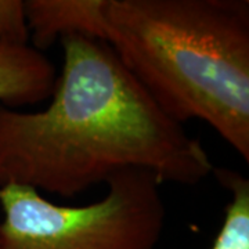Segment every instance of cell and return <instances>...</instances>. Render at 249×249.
Instances as JSON below:
<instances>
[{
    "label": "cell",
    "mask_w": 249,
    "mask_h": 249,
    "mask_svg": "<svg viewBox=\"0 0 249 249\" xmlns=\"http://www.w3.org/2000/svg\"><path fill=\"white\" fill-rule=\"evenodd\" d=\"M64 64L50 104L24 112L0 104V187L75 198L126 169L196 186L211 157L166 115L108 43L61 39Z\"/></svg>",
    "instance_id": "cell-1"
},
{
    "label": "cell",
    "mask_w": 249,
    "mask_h": 249,
    "mask_svg": "<svg viewBox=\"0 0 249 249\" xmlns=\"http://www.w3.org/2000/svg\"><path fill=\"white\" fill-rule=\"evenodd\" d=\"M104 32L166 115L211 124L248 163V0H107Z\"/></svg>",
    "instance_id": "cell-2"
},
{
    "label": "cell",
    "mask_w": 249,
    "mask_h": 249,
    "mask_svg": "<svg viewBox=\"0 0 249 249\" xmlns=\"http://www.w3.org/2000/svg\"><path fill=\"white\" fill-rule=\"evenodd\" d=\"M106 184V196L85 206L54 204L31 187H0V249H155L166 220L160 178L126 169Z\"/></svg>",
    "instance_id": "cell-3"
},
{
    "label": "cell",
    "mask_w": 249,
    "mask_h": 249,
    "mask_svg": "<svg viewBox=\"0 0 249 249\" xmlns=\"http://www.w3.org/2000/svg\"><path fill=\"white\" fill-rule=\"evenodd\" d=\"M24 4L32 47L42 53L57 39L70 36L106 42L107 0H28Z\"/></svg>",
    "instance_id": "cell-4"
},
{
    "label": "cell",
    "mask_w": 249,
    "mask_h": 249,
    "mask_svg": "<svg viewBox=\"0 0 249 249\" xmlns=\"http://www.w3.org/2000/svg\"><path fill=\"white\" fill-rule=\"evenodd\" d=\"M57 76L52 61L32 46H0V104L16 109L49 100Z\"/></svg>",
    "instance_id": "cell-5"
},
{
    "label": "cell",
    "mask_w": 249,
    "mask_h": 249,
    "mask_svg": "<svg viewBox=\"0 0 249 249\" xmlns=\"http://www.w3.org/2000/svg\"><path fill=\"white\" fill-rule=\"evenodd\" d=\"M213 173L231 199L211 249H249V180L226 168H214Z\"/></svg>",
    "instance_id": "cell-6"
},
{
    "label": "cell",
    "mask_w": 249,
    "mask_h": 249,
    "mask_svg": "<svg viewBox=\"0 0 249 249\" xmlns=\"http://www.w3.org/2000/svg\"><path fill=\"white\" fill-rule=\"evenodd\" d=\"M29 40L25 4L21 0H0V46H25Z\"/></svg>",
    "instance_id": "cell-7"
}]
</instances>
